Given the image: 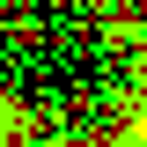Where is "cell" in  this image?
<instances>
[{
    "instance_id": "1",
    "label": "cell",
    "mask_w": 147,
    "mask_h": 147,
    "mask_svg": "<svg viewBox=\"0 0 147 147\" xmlns=\"http://www.w3.org/2000/svg\"><path fill=\"white\" fill-rule=\"evenodd\" d=\"M147 118V44L125 0H0V147H132Z\"/></svg>"
}]
</instances>
